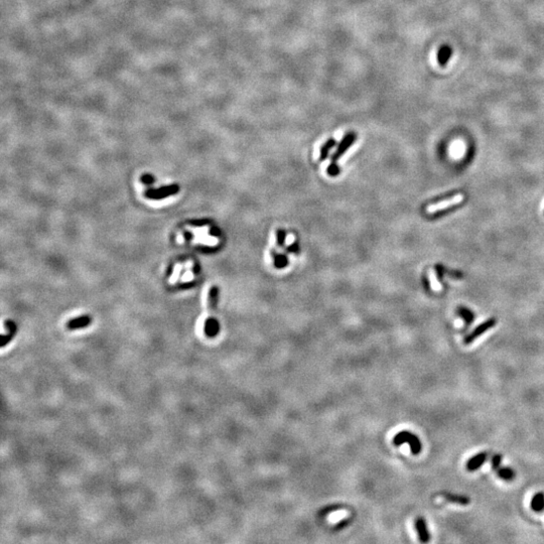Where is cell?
<instances>
[{"label":"cell","mask_w":544,"mask_h":544,"mask_svg":"<svg viewBox=\"0 0 544 544\" xmlns=\"http://www.w3.org/2000/svg\"><path fill=\"white\" fill-rule=\"evenodd\" d=\"M463 200H464V196H463L462 194H458V195L452 197V198L449 199V200L442 201V202H439V203H437V204L429 205V206L426 208V212H428V213H436V212H439V211L448 209V208H450V207H453V206H455V205H458V204H460L461 202H463Z\"/></svg>","instance_id":"5b68a950"},{"label":"cell","mask_w":544,"mask_h":544,"mask_svg":"<svg viewBox=\"0 0 544 544\" xmlns=\"http://www.w3.org/2000/svg\"><path fill=\"white\" fill-rule=\"evenodd\" d=\"M339 172H340L339 166L336 164V162H332L328 167V173L332 176H336L339 174Z\"/></svg>","instance_id":"44dd1931"},{"label":"cell","mask_w":544,"mask_h":544,"mask_svg":"<svg viewBox=\"0 0 544 544\" xmlns=\"http://www.w3.org/2000/svg\"><path fill=\"white\" fill-rule=\"evenodd\" d=\"M415 530L418 535V539L422 543H426L430 540V534L423 517H417L415 520Z\"/></svg>","instance_id":"8992f818"},{"label":"cell","mask_w":544,"mask_h":544,"mask_svg":"<svg viewBox=\"0 0 544 544\" xmlns=\"http://www.w3.org/2000/svg\"><path fill=\"white\" fill-rule=\"evenodd\" d=\"M429 281H430V285H431V288L434 291V292H441L442 291V285L441 283L438 281V277H437V274L433 270H429Z\"/></svg>","instance_id":"e0dca14e"},{"label":"cell","mask_w":544,"mask_h":544,"mask_svg":"<svg viewBox=\"0 0 544 544\" xmlns=\"http://www.w3.org/2000/svg\"><path fill=\"white\" fill-rule=\"evenodd\" d=\"M458 312H459V315L466 321L467 324H469V323L473 322V320H474V314H473V312L469 311V310L465 309V308H460Z\"/></svg>","instance_id":"ac0fdd59"},{"label":"cell","mask_w":544,"mask_h":544,"mask_svg":"<svg viewBox=\"0 0 544 544\" xmlns=\"http://www.w3.org/2000/svg\"><path fill=\"white\" fill-rule=\"evenodd\" d=\"M496 323H497V319L495 317H491V318L487 319L486 321H484L483 323L478 325L474 331H472L469 334L466 335L465 339H464V344L465 345L472 344L475 340H477L483 334H485L486 332H488L489 330L494 328L496 325Z\"/></svg>","instance_id":"3957f363"},{"label":"cell","mask_w":544,"mask_h":544,"mask_svg":"<svg viewBox=\"0 0 544 544\" xmlns=\"http://www.w3.org/2000/svg\"><path fill=\"white\" fill-rule=\"evenodd\" d=\"M288 251H291V252H295V253L298 252V251H299V246H298V244L295 243L294 245H292V246L288 248Z\"/></svg>","instance_id":"cb8c5ba5"},{"label":"cell","mask_w":544,"mask_h":544,"mask_svg":"<svg viewBox=\"0 0 544 544\" xmlns=\"http://www.w3.org/2000/svg\"><path fill=\"white\" fill-rule=\"evenodd\" d=\"M154 179H155L154 176L151 175V174H146V175H143L142 178H141V180H142L143 183H147V184H152V183L154 182Z\"/></svg>","instance_id":"603a6c76"},{"label":"cell","mask_w":544,"mask_h":544,"mask_svg":"<svg viewBox=\"0 0 544 544\" xmlns=\"http://www.w3.org/2000/svg\"><path fill=\"white\" fill-rule=\"evenodd\" d=\"M356 139H357V133L356 132L347 133L343 137L341 142L339 143V147H338L336 153L334 154V156L332 157L333 162H336L338 159H340L341 156H343L355 143Z\"/></svg>","instance_id":"277c9868"},{"label":"cell","mask_w":544,"mask_h":544,"mask_svg":"<svg viewBox=\"0 0 544 544\" xmlns=\"http://www.w3.org/2000/svg\"><path fill=\"white\" fill-rule=\"evenodd\" d=\"M92 322V317L90 315H82L76 318H72L67 322V328L70 331H76L80 329H85L90 325Z\"/></svg>","instance_id":"ba28073f"},{"label":"cell","mask_w":544,"mask_h":544,"mask_svg":"<svg viewBox=\"0 0 544 544\" xmlns=\"http://www.w3.org/2000/svg\"><path fill=\"white\" fill-rule=\"evenodd\" d=\"M5 325H6V329H7V333L2 335V337H1V347H5L7 344H9L10 341L13 339L14 335L17 332V328H16L15 323L13 321H11V320H7L5 322Z\"/></svg>","instance_id":"8fae6325"},{"label":"cell","mask_w":544,"mask_h":544,"mask_svg":"<svg viewBox=\"0 0 544 544\" xmlns=\"http://www.w3.org/2000/svg\"><path fill=\"white\" fill-rule=\"evenodd\" d=\"M496 473L500 479L507 481V482L513 481L515 478L514 469L509 466H500L498 469H496Z\"/></svg>","instance_id":"5bb4252c"},{"label":"cell","mask_w":544,"mask_h":544,"mask_svg":"<svg viewBox=\"0 0 544 544\" xmlns=\"http://www.w3.org/2000/svg\"><path fill=\"white\" fill-rule=\"evenodd\" d=\"M393 444L397 447L403 445V444H408L409 447H410V451L411 453L416 456V455H419L422 451V444L419 440V438L408 431V430H402L400 432H398L394 438H393Z\"/></svg>","instance_id":"6da1fadb"},{"label":"cell","mask_w":544,"mask_h":544,"mask_svg":"<svg viewBox=\"0 0 544 544\" xmlns=\"http://www.w3.org/2000/svg\"><path fill=\"white\" fill-rule=\"evenodd\" d=\"M218 294H219V289L217 287H213L211 291H210V296H209V306L213 309L216 307L217 303H218Z\"/></svg>","instance_id":"d6986e66"},{"label":"cell","mask_w":544,"mask_h":544,"mask_svg":"<svg viewBox=\"0 0 544 544\" xmlns=\"http://www.w3.org/2000/svg\"><path fill=\"white\" fill-rule=\"evenodd\" d=\"M453 55V50L449 46H443L438 54V61L441 66H446Z\"/></svg>","instance_id":"7c38bea8"},{"label":"cell","mask_w":544,"mask_h":544,"mask_svg":"<svg viewBox=\"0 0 544 544\" xmlns=\"http://www.w3.org/2000/svg\"><path fill=\"white\" fill-rule=\"evenodd\" d=\"M273 260H274V265L275 267L277 268H283L287 265L288 263V260H287V257L283 254H277V253H274L273 254Z\"/></svg>","instance_id":"2e32d148"},{"label":"cell","mask_w":544,"mask_h":544,"mask_svg":"<svg viewBox=\"0 0 544 544\" xmlns=\"http://www.w3.org/2000/svg\"><path fill=\"white\" fill-rule=\"evenodd\" d=\"M204 332H205V335L208 338H215L220 332V323H219V321L213 316L209 317L205 322Z\"/></svg>","instance_id":"9c48e42d"},{"label":"cell","mask_w":544,"mask_h":544,"mask_svg":"<svg viewBox=\"0 0 544 544\" xmlns=\"http://www.w3.org/2000/svg\"><path fill=\"white\" fill-rule=\"evenodd\" d=\"M442 497L445 498L448 502L455 503V504L462 505V506H466V505H468L470 503V499L467 496H465V495H459V494L444 492V493H442Z\"/></svg>","instance_id":"30bf717a"},{"label":"cell","mask_w":544,"mask_h":544,"mask_svg":"<svg viewBox=\"0 0 544 544\" xmlns=\"http://www.w3.org/2000/svg\"><path fill=\"white\" fill-rule=\"evenodd\" d=\"M336 146V140L334 138H331L329 140L325 141V143L321 147L320 149V155H319V160H324L328 156H329V153L331 152V150Z\"/></svg>","instance_id":"9a60e30c"},{"label":"cell","mask_w":544,"mask_h":544,"mask_svg":"<svg viewBox=\"0 0 544 544\" xmlns=\"http://www.w3.org/2000/svg\"><path fill=\"white\" fill-rule=\"evenodd\" d=\"M178 192H179V187L177 185H169V186H164L158 189H150L149 191H147L146 196L152 200H161V199H165L167 197L173 196L177 194Z\"/></svg>","instance_id":"7a4b0ae2"},{"label":"cell","mask_w":544,"mask_h":544,"mask_svg":"<svg viewBox=\"0 0 544 544\" xmlns=\"http://www.w3.org/2000/svg\"><path fill=\"white\" fill-rule=\"evenodd\" d=\"M488 459V454L485 452L479 453L467 460L466 464V468L468 472H475L479 469L481 466L485 464V462Z\"/></svg>","instance_id":"52a82bcc"},{"label":"cell","mask_w":544,"mask_h":544,"mask_svg":"<svg viewBox=\"0 0 544 544\" xmlns=\"http://www.w3.org/2000/svg\"><path fill=\"white\" fill-rule=\"evenodd\" d=\"M276 237H277V245L279 247H282L284 242H285V232H284V230L278 229L277 232H276Z\"/></svg>","instance_id":"7402d4cb"},{"label":"cell","mask_w":544,"mask_h":544,"mask_svg":"<svg viewBox=\"0 0 544 544\" xmlns=\"http://www.w3.org/2000/svg\"><path fill=\"white\" fill-rule=\"evenodd\" d=\"M530 507L531 509L536 512V513H539L541 512L544 509V493L543 492H538L536 493L532 499H531V502H530Z\"/></svg>","instance_id":"4fadbf2b"},{"label":"cell","mask_w":544,"mask_h":544,"mask_svg":"<svg viewBox=\"0 0 544 544\" xmlns=\"http://www.w3.org/2000/svg\"><path fill=\"white\" fill-rule=\"evenodd\" d=\"M502 464V456L499 455V454H496L492 457L491 459V466L493 467V469H498Z\"/></svg>","instance_id":"ffe728a7"}]
</instances>
